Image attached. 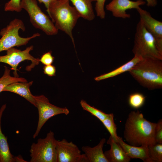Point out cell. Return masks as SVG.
<instances>
[{
  "instance_id": "cell-1",
  "label": "cell",
  "mask_w": 162,
  "mask_h": 162,
  "mask_svg": "<svg viewBox=\"0 0 162 162\" xmlns=\"http://www.w3.org/2000/svg\"><path fill=\"white\" fill-rule=\"evenodd\" d=\"M156 123L145 118L139 111H132L128 115L124 131V137L130 145L139 146L154 143Z\"/></svg>"
},
{
  "instance_id": "cell-28",
  "label": "cell",
  "mask_w": 162,
  "mask_h": 162,
  "mask_svg": "<svg viewBox=\"0 0 162 162\" xmlns=\"http://www.w3.org/2000/svg\"><path fill=\"white\" fill-rule=\"evenodd\" d=\"M54 57L52 55V52L44 53L40 59V62L45 65L51 64L54 60Z\"/></svg>"
},
{
  "instance_id": "cell-31",
  "label": "cell",
  "mask_w": 162,
  "mask_h": 162,
  "mask_svg": "<svg viewBox=\"0 0 162 162\" xmlns=\"http://www.w3.org/2000/svg\"><path fill=\"white\" fill-rule=\"evenodd\" d=\"M40 3H43L46 9V11H48L49 7L50 2L52 0H37Z\"/></svg>"
},
{
  "instance_id": "cell-19",
  "label": "cell",
  "mask_w": 162,
  "mask_h": 162,
  "mask_svg": "<svg viewBox=\"0 0 162 162\" xmlns=\"http://www.w3.org/2000/svg\"><path fill=\"white\" fill-rule=\"evenodd\" d=\"M142 58H143L140 56L134 55L133 58L130 61L112 71L95 77L94 80L96 81H99L112 77L125 72L128 71Z\"/></svg>"
},
{
  "instance_id": "cell-3",
  "label": "cell",
  "mask_w": 162,
  "mask_h": 162,
  "mask_svg": "<svg viewBox=\"0 0 162 162\" xmlns=\"http://www.w3.org/2000/svg\"><path fill=\"white\" fill-rule=\"evenodd\" d=\"M47 12L56 28L68 35L74 45L72 31L80 17L75 8L70 5L69 0H52Z\"/></svg>"
},
{
  "instance_id": "cell-21",
  "label": "cell",
  "mask_w": 162,
  "mask_h": 162,
  "mask_svg": "<svg viewBox=\"0 0 162 162\" xmlns=\"http://www.w3.org/2000/svg\"><path fill=\"white\" fill-rule=\"evenodd\" d=\"M148 154L151 162H162V143H154L148 146Z\"/></svg>"
},
{
  "instance_id": "cell-5",
  "label": "cell",
  "mask_w": 162,
  "mask_h": 162,
  "mask_svg": "<svg viewBox=\"0 0 162 162\" xmlns=\"http://www.w3.org/2000/svg\"><path fill=\"white\" fill-rule=\"evenodd\" d=\"M26 28L23 21L19 19L15 18L11 21L7 26L0 31V52L6 51L15 46L26 45L31 39L39 37L40 34L37 33L31 37L23 38L19 34L20 29L23 31Z\"/></svg>"
},
{
  "instance_id": "cell-30",
  "label": "cell",
  "mask_w": 162,
  "mask_h": 162,
  "mask_svg": "<svg viewBox=\"0 0 162 162\" xmlns=\"http://www.w3.org/2000/svg\"><path fill=\"white\" fill-rule=\"evenodd\" d=\"M147 6L150 7H154L157 4V0H146Z\"/></svg>"
},
{
  "instance_id": "cell-12",
  "label": "cell",
  "mask_w": 162,
  "mask_h": 162,
  "mask_svg": "<svg viewBox=\"0 0 162 162\" xmlns=\"http://www.w3.org/2000/svg\"><path fill=\"white\" fill-rule=\"evenodd\" d=\"M146 3L143 0H112L106 5V8L115 17L125 19L130 17V14L126 12L127 10L133 9L136 10Z\"/></svg>"
},
{
  "instance_id": "cell-13",
  "label": "cell",
  "mask_w": 162,
  "mask_h": 162,
  "mask_svg": "<svg viewBox=\"0 0 162 162\" xmlns=\"http://www.w3.org/2000/svg\"><path fill=\"white\" fill-rule=\"evenodd\" d=\"M107 143L110 146V149L104 153L108 162H129L130 159L119 145L110 136Z\"/></svg>"
},
{
  "instance_id": "cell-14",
  "label": "cell",
  "mask_w": 162,
  "mask_h": 162,
  "mask_svg": "<svg viewBox=\"0 0 162 162\" xmlns=\"http://www.w3.org/2000/svg\"><path fill=\"white\" fill-rule=\"evenodd\" d=\"M117 141L130 159L138 158L144 162H151L148 156L147 146H131L126 143L122 138L119 136Z\"/></svg>"
},
{
  "instance_id": "cell-27",
  "label": "cell",
  "mask_w": 162,
  "mask_h": 162,
  "mask_svg": "<svg viewBox=\"0 0 162 162\" xmlns=\"http://www.w3.org/2000/svg\"><path fill=\"white\" fill-rule=\"evenodd\" d=\"M155 143H162V120H160L156 123L154 136Z\"/></svg>"
},
{
  "instance_id": "cell-8",
  "label": "cell",
  "mask_w": 162,
  "mask_h": 162,
  "mask_svg": "<svg viewBox=\"0 0 162 162\" xmlns=\"http://www.w3.org/2000/svg\"><path fill=\"white\" fill-rule=\"evenodd\" d=\"M34 98L39 115L37 129L33 136L34 139L38 136L43 125L50 118L60 114L68 115L69 111L66 107H60L51 104L48 99L43 95H34Z\"/></svg>"
},
{
  "instance_id": "cell-24",
  "label": "cell",
  "mask_w": 162,
  "mask_h": 162,
  "mask_svg": "<svg viewBox=\"0 0 162 162\" xmlns=\"http://www.w3.org/2000/svg\"><path fill=\"white\" fill-rule=\"evenodd\" d=\"M146 97L142 93L135 92L130 94L128 98V102L132 108L138 109L144 105Z\"/></svg>"
},
{
  "instance_id": "cell-32",
  "label": "cell",
  "mask_w": 162,
  "mask_h": 162,
  "mask_svg": "<svg viewBox=\"0 0 162 162\" xmlns=\"http://www.w3.org/2000/svg\"><path fill=\"white\" fill-rule=\"evenodd\" d=\"M25 162L26 161L21 157V156H18L14 157V162Z\"/></svg>"
},
{
  "instance_id": "cell-26",
  "label": "cell",
  "mask_w": 162,
  "mask_h": 162,
  "mask_svg": "<svg viewBox=\"0 0 162 162\" xmlns=\"http://www.w3.org/2000/svg\"><path fill=\"white\" fill-rule=\"evenodd\" d=\"M107 0H96L95 9L97 16L101 19L105 18L106 13L104 10V4Z\"/></svg>"
},
{
  "instance_id": "cell-4",
  "label": "cell",
  "mask_w": 162,
  "mask_h": 162,
  "mask_svg": "<svg viewBox=\"0 0 162 162\" xmlns=\"http://www.w3.org/2000/svg\"><path fill=\"white\" fill-rule=\"evenodd\" d=\"M132 52L142 58L151 57L162 60V52L156 40L140 21L136 25Z\"/></svg>"
},
{
  "instance_id": "cell-22",
  "label": "cell",
  "mask_w": 162,
  "mask_h": 162,
  "mask_svg": "<svg viewBox=\"0 0 162 162\" xmlns=\"http://www.w3.org/2000/svg\"><path fill=\"white\" fill-rule=\"evenodd\" d=\"M110 134V136L117 142L118 136L117 133V128L112 113L109 114L108 116L101 122Z\"/></svg>"
},
{
  "instance_id": "cell-18",
  "label": "cell",
  "mask_w": 162,
  "mask_h": 162,
  "mask_svg": "<svg viewBox=\"0 0 162 162\" xmlns=\"http://www.w3.org/2000/svg\"><path fill=\"white\" fill-rule=\"evenodd\" d=\"M6 104L0 109V157L1 162H14V157L11 153L7 137L3 133L1 129V119L3 113L6 108Z\"/></svg>"
},
{
  "instance_id": "cell-23",
  "label": "cell",
  "mask_w": 162,
  "mask_h": 162,
  "mask_svg": "<svg viewBox=\"0 0 162 162\" xmlns=\"http://www.w3.org/2000/svg\"><path fill=\"white\" fill-rule=\"evenodd\" d=\"M83 109L95 116L101 122L104 120L108 116V114L106 113L93 106L88 104L85 101L81 100L80 102Z\"/></svg>"
},
{
  "instance_id": "cell-25",
  "label": "cell",
  "mask_w": 162,
  "mask_h": 162,
  "mask_svg": "<svg viewBox=\"0 0 162 162\" xmlns=\"http://www.w3.org/2000/svg\"><path fill=\"white\" fill-rule=\"evenodd\" d=\"M21 0H10L6 3L4 7L6 11L20 12L22 10L20 6Z\"/></svg>"
},
{
  "instance_id": "cell-6",
  "label": "cell",
  "mask_w": 162,
  "mask_h": 162,
  "mask_svg": "<svg viewBox=\"0 0 162 162\" xmlns=\"http://www.w3.org/2000/svg\"><path fill=\"white\" fill-rule=\"evenodd\" d=\"M20 6L28 14L30 21L35 28L41 30L48 35L57 34L58 30L50 18L41 10L36 0H21Z\"/></svg>"
},
{
  "instance_id": "cell-2",
  "label": "cell",
  "mask_w": 162,
  "mask_h": 162,
  "mask_svg": "<svg viewBox=\"0 0 162 162\" xmlns=\"http://www.w3.org/2000/svg\"><path fill=\"white\" fill-rule=\"evenodd\" d=\"M142 86L149 90L162 88V60L146 57L128 71Z\"/></svg>"
},
{
  "instance_id": "cell-15",
  "label": "cell",
  "mask_w": 162,
  "mask_h": 162,
  "mask_svg": "<svg viewBox=\"0 0 162 162\" xmlns=\"http://www.w3.org/2000/svg\"><path fill=\"white\" fill-rule=\"evenodd\" d=\"M33 83V81L29 82H14L6 86L3 91H8L16 94L24 98L36 107V102L34 95L32 94L30 90V87Z\"/></svg>"
},
{
  "instance_id": "cell-9",
  "label": "cell",
  "mask_w": 162,
  "mask_h": 162,
  "mask_svg": "<svg viewBox=\"0 0 162 162\" xmlns=\"http://www.w3.org/2000/svg\"><path fill=\"white\" fill-rule=\"evenodd\" d=\"M33 48V46L31 45L22 51L14 47H12L6 50V55L0 56V63L10 65L11 67V70H14V76L19 77L17 71V67L20 63L26 60L30 61L32 63L26 68L27 71H30L40 62V59L34 57L30 53Z\"/></svg>"
},
{
  "instance_id": "cell-17",
  "label": "cell",
  "mask_w": 162,
  "mask_h": 162,
  "mask_svg": "<svg viewBox=\"0 0 162 162\" xmlns=\"http://www.w3.org/2000/svg\"><path fill=\"white\" fill-rule=\"evenodd\" d=\"M79 13L80 17L85 20L92 21L95 15L92 3L96 0H69Z\"/></svg>"
},
{
  "instance_id": "cell-11",
  "label": "cell",
  "mask_w": 162,
  "mask_h": 162,
  "mask_svg": "<svg viewBox=\"0 0 162 162\" xmlns=\"http://www.w3.org/2000/svg\"><path fill=\"white\" fill-rule=\"evenodd\" d=\"M136 10L140 16V21L154 37L159 49L162 52V22L153 17L149 12L140 7Z\"/></svg>"
},
{
  "instance_id": "cell-20",
  "label": "cell",
  "mask_w": 162,
  "mask_h": 162,
  "mask_svg": "<svg viewBox=\"0 0 162 162\" xmlns=\"http://www.w3.org/2000/svg\"><path fill=\"white\" fill-rule=\"evenodd\" d=\"M10 70L5 67L4 71L2 76L0 78V93L7 85L16 82H27L25 78L21 77L12 76L10 75Z\"/></svg>"
},
{
  "instance_id": "cell-16",
  "label": "cell",
  "mask_w": 162,
  "mask_h": 162,
  "mask_svg": "<svg viewBox=\"0 0 162 162\" xmlns=\"http://www.w3.org/2000/svg\"><path fill=\"white\" fill-rule=\"evenodd\" d=\"M106 139L103 138L94 147L86 146L82 147L87 162H108L103 151V148Z\"/></svg>"
},
{
  "instance_id": "cell-7",
  "label": "cell",
  "mask_w": 162,
  "mask_h": 162,
  "mask_svg": "<svg viewBox=\"0 0 162 162\" xmlns=\"http://www.w3.org/2000/svg\"><path fill=\"white\" fill-rule=\"evenodd\" d=\"M56 140L54 133L50 130L44 138L33 143L30 150V162H56Z\"/></svg>"
},
{
  "instance_id": "cell-33",
  "label": "cell",
  "mask_w": 162,
  "mask_h": 162,
  "mask_svg": "<svg viewBox=\"0 0 162 162\" xmlns=\"http://www.w3.org/2000/svg\"><path fill=\"white\" fill-rule=\"evenodd\" d=\"M0 162H1V160L0 157Z\"/></svg>"
},
{
  "instance_id": "cell-10",
  "label": "cell",
  "mask_w": 162,
  "mask_h": 162,
  "mask_svg": "<svg viewBox=\"0 0 162 162\" xmlns=\"http://www.w3.org/2000/svg\"><path fill=\"white\" fill-rule=\"evenodd\" d=\"M56 162H87L84 154H81L78 146L64 139L56 140Z\"/></svg>"
},
{
  "instance_id": "cell-29",
  "label": "cell",
  "mask_w": 162,
  "mask_h": 162,
  "mask_svg": "<svg viewBox=\"0 0 162 162\" xmlns=\"http://www.w3.org/2000/svg\"><path fill=\"white\" fill-rule=\"evenodd\" d=\"M43 70L44 74L48 76H55L56 68L52 64L45 65L43 67Z\"/></svg>"
}]
</instances>
